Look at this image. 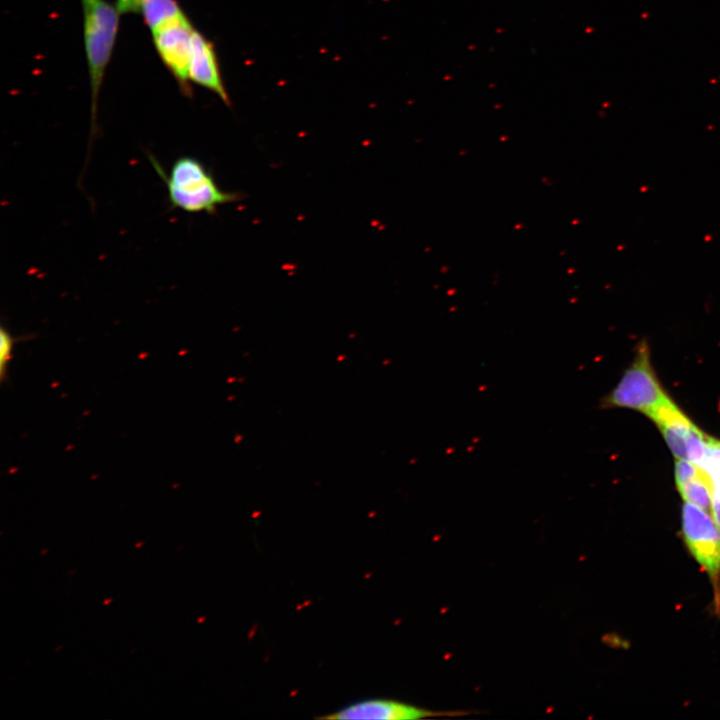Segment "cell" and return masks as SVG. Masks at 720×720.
Masks as SVG:
<instances>
[{"label": "cell", "instance_id": "1", "mask_svg": "<svg viewBox=\"0 0 720 720\" xmlns=\"http://www.w3.org/2000/svg\"><path fill=\"white\" fill-rule=\"evenodd\" d=\"M149 161L164 181L171 207L188 213H215L222 204L234 202L239 195L219 188L201 161L191 156L177 158L167 174L153 155Z\"/></svg>", "mask_w": 720, "mask_h": 720}, {"label": "cell", "instance_id": "2", "mask_svg": "<svg viewBox=\"0 0 720 720\" xmlns=\"http://www.w3.org/2000/svg\"><path fill=\"white\" fill-rule=\"evenodd\" d=\"M91 93V137L97 132L98 98L116 43L120 11L107 0H80Z\"/></svg>", "mask_w": 720, "mask_h": 720}, {"label": "cell", "instance_id": "3", "mask_svg": "<svg viewBox=\"0 0 720 720\" xmlns=\"http://www.w3.org/2000/svg\"><path fill=\"white\" fill-rule=\"evenodd\" d=\"M669 398L653 367L649 344L642 340L617 384L601 398L600 407L630 409L650 417Z\"/></svg>", "mask_w": 720, "mask_h": 720}, {"label": "cell", "instance_id": "4", "mask_svg": "<svg viewBox=\"0 0 720 720\" xmlns=\"http://www.w3.org/2000/svg\"><path fill=\"white\" fill-rule=\"evenodd\" d=\"M681 519L685 544L708 574L715 598L720 582V528L709 512L687 502L682 505Z\"/></svg>", "mask_w": 720, "mask_h": 720}, {"label": "cell", "instance_id": "5", "mask_svg": "<svg viewBox=\"0 0 720 720\" xmlns=\"http://www.w3.org/2000/svg\"><path fill=\"white\" fill-rule=\"evenodd\" d=\"M649 418L657 426L675 458L687 459L698 465L702 463L710 435L702 431L671 398Z\"/></svg>", "mask_w": 720, "mask_h": 720}, {"label": "cell", "instance_id": "6", "mask_svg": "<svg viewBox=\"0 0 720 720\" xmlns=\"http://www.w3.org/2000/svg\"><path fill=\"white\" fill-rule=\"evenodd\" d=\"M194 31L185 13L151 31L160 60L186 96L192 93L188 69Z\"/></svg>", "mask_w": 720, "mask_h": 720}, {"label": "cell", "instance_id": "7", "mask_svg": "<svg viewBox=\"0 0 720 720\" xmlns=\"http://www.w3.org/2000/svg\"><path fill=\"white\" fill-rule=\"evenodd\" d=\"M467 711H435L389 699H369L350 704L329 715L327 720H416L436 717H458Z\"/></svg>", "mask_w": 720, "mask_h": 720}, {"label": "cell", "instance_id": "8", "mask_svg": "<svg viewBox=\"0 0 720 720\" xmlns=\"http://www.w3.org/2000/svg\"><path fill=\"white\" fill-rule=\"evenodd\" d=\"M188 77L190 82L212 91L226 105H230L214 45L196 29L193 34Z\"/></svg>", "mask_w": 720, "mask_h": 720}, {"label": "cell", "instance_id": "9", "mask_svg": "<svg viewBox=\"0 0 720 720\" xmlns=\"http://www.w3.org/2000/svg\"><path fill=\"white\" fill-rule=\"evenodd\" d=\"M676 487L684 502L696 505L711 514L713 484L703 467L696 476Z\"/></svg>", "mask_w": 720, "mask_h": 720}, {"label": "cell", "instance_id": "10", "mask_svg": "<svg viewBox=\"0 0 720 720\" xmlns=\"http://www.w3.org/2000/svg\"><path fill=\"white\" fill-rule=\"evenodd\" d=\"M140 12L150 31L184 14L176 0H142Z\"/></svg>", "mask_w": 720, "mask_h": 720}, {"label": "cell", "instance_id": "11", "mask_svg": "<svg viewBox=\"0 0 720 720\" xmlns=\"http://www.w3.org/2000/svg\"><path fill=\"white\" fill-rule=\"evenodd\" d=\"M17 338L14 337L5 327H1L0 330V379L4 381L8 374V366L12 358L13 349L17 342Z\"/></svg>", "mask_w": 720, "mask_h": 720}, {"label": "cell", "instance_id": "12", "mask_svg": "<svg viewBox=\"0 0 720 720\" xmlns=\"http://www.w3.org/2000/svg\"><path fill=\"white\" fill-rule=\"evenodd\" d=\"M142 0H116V6L121 14L139 13Z\"/></svg>", "mask_w": 720, "mask_h": 720}, {"label": "cell", "instance_id": "13", "mask_svg": "<svg viewBox=\"0 0 720 720\" xmlns=\"http://www.w3.org/2000/svg\"><path fill=\"white\" fill-rule=\"evenodd\" d=\"M711 515L720 528V486L713 487Z\"/></svg>", "mask_w": 720, "mask_h": 720}, {"label": "cell", "instance_id": "14", "mask_svg": "<svg viewBox=\"0 0 720 720\" xmlns=\"http://www.w3.org/2000/svg\"><path fill=\"white\" fill-rule=\"evenodd\" d=\"M714 602H715V608L717 609L719 616H720V582H719L718 593H717V596L714 598Z\"/></svg>", "mask_w": 720, "mask_h": 720}, {"label": "cell", "instance_id": "15", "mask_svg": "<svg viewBox=\"0 0 720 720\" xmlns=\"http://www.w3.org/2000/svg\"><path fill=\"white\" fill-rule=\"evenodd\" d=\"M111 601H112V599H105V601H104L103 603H104L105 605H107V604L110 603Z\"/></svg>", "mask_w": 720, "mask_h": 720}, {"label": "cell", "instance_id": "16", "mask_svg": "<svg viewBox=\"0 0 720 720\" xmlns=\"http://www.w3.org/2000/svg\"><path fill=\"white\" fill-rule=\"evenodd\" d=\"M142 544H143V543L140 542V543H137L136 546L139 547V546H141Z\"/></svg>", "mask_w": 720, "mask_h": 720}]
</instances>
